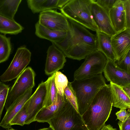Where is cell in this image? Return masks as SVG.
<instances>
[{
	"label": "cell",
	"instance_id": "6da1fadb",
	"mask_svg": "<svg viewBox=\"0 0 130 130\" xmlns=\"http://www.w3.org/2000/svg\"><path fill=\"white\" fill-rule=\"evenodd\" d=\"M69 29L64 39L54 44L66 57L80 60L98 50L96 37L80 24L68 19Z\"/></svg>",
	"mask_w": 130,
	"mask_h": 130
},
{
	"label": "cell",
	"instance_id": "7a4b0ae2",
	"mask_svg": "<svg viewBox=\"0 0 130 130\" xmlns=\"http://www.w3.org/2000/svg\"><path fill=\"white\" fill-rule=\"evenodd\" d=\"M113 106L110 84H106L96 94L82 116L89 130H101L108 119Z\"/></svg>",
	"mask_w": 130,
	"mask_h": 130
},
{
	"label": "cell",
	"instance_id": "3957f363",
	"mask_svg": "<svg viewBox=\"0 0 130 130\" xmlns=\"http://www.w3.org/2000/svg\"><path fill=\"white\" fill-rule=\"evenodd\" d=\"M71 84L76 95L78 111L82 116L96 94L107 84L102 74L82 79L74 80Z\"/></svg>",
	"mask_w": 130,
	"mask_h": 130
},
{
	"label": "cell",
	"instance_id": "277c9868",
	"mask_svg": "<svg viewBox=\"0 0 130 130\" xmlns=\"http://www.w3.org/2000/svg\"><path fill=\"white\" fill-rule=\"evenodd\" d=\"M93 1V0H70L60 10L61 13L68 19L96 32L99 30L91 13V6Z\"/></svg>",
	"mask_w": 130,
	"mask_h": 130
},
{
	"label": "cell",
	"instance_id": "5b68a950",
	"mask_svg": "<svg viewBox=\"0 0 130 130\" xmlns=\"http://www.w3.org/2000/svg\"><path fill=\"white\" fill-rule=\"evenodd\" d=\"M54 130H87L82 116L67 100L57 114L48 122Z\"/></svg>",
	"mask_w": 130,
	"mask_h": 130
},
{
	"label": "cell",
	"instance_id": "8992f818",
	"mask_svg": "<svg viewBox=\"0 0 130 130\" xmlns=\"http://www.w3.org/2000/svg\"><path fill=\"white\" fill-rule=\"evenodd\" d=\"M84 62L74 72V80H79L102 74L108 59L101 51L97 50L88 55Z\"/></svg>",
	"mask_w": 130,
	"mask_h": 130
},
{
	"label": "cell",
	"instance_id": "52a82bcc",
	"mask_svg": "<svg viewBox=\"0 0 130 130\" xmlns=\"http://www.w3.org/2000/svg\"><path fill=\"white\" fill-rule=\"evenodd\" d=\"M35 76L34 70L29 67L17 78L8 93L5 105L6 110L27 91L34 87Z\"/></svg>",
	"mask_w": 130,
	"mask_h": 130
},
{
	"label": "cell",
	"instance_id": "ba28073f",
	"mask_svg": "<svg viewBox=\"0 0 130 130\" xmlns=\"http://www.w3.org/2000/svg\"><path fill=\"white\" fill-rule=\"evenodd\" d=\"M31 53L25 45L18 47L9 66L0 76L3 82L17 78L26 68L31 60Z\"/></svg>",
	"mask_w": 130,
	"mask_h": 130
},
{
	"label": "cell",
	"instance_id": "9c48e42d",
	"mask_svg": "<svg viewBox=\"0 0 130 130\" xmlns=\"http://www.w3.org/2000/svg\"><path fill=\"white\" fill-rule=\"evenodd\" d=\"M46 91V82L42 81L26 102L28 116L25 124H29L35 121L37 115L43 108Z\"/></svg>",
	"mask_w": 130,
	"mask_h": 130
},
{
	"label": "cell",
	"instance_id": "30bf717a",
	"mask_svg": "<svg viewBox=\"0 0 130 130\" xmlns=\"http://www.w3.org/2000/svg\"><path fill=\"white\" fill-rule=\"evenodd\" d=\"M38 22L44 27L53 30L67 32L69 29L67 18L61 13L53 9L40 12Z\"/></svg>",
	"mask_w": 130,
	"mask_h": 130
},
{
	"label": "cell",
	"instance_id": "8fae6325",
	"mask_svg": "<svg viewBox=\"0 0 130 130\" xmlns=\"http://www.w3.org/2000/svg\"><path fill=\"white\" fill-rule=\"evenodd\" d=\"M107 81L122 88L130 86V75L120 69L116 62L108 59L103 71Z\"/></svg>",
	"mask_w": 130,
	"mask_h": 130
},
{
	"label": "cell",
	"instance_id": "7c38bea8",
	"mask_svg": "<svg viewBox=\"0 0 130 130\" xmlns=\"http://www.w3.org/2000/svg\"><path fill=\"white\" fill-rule=\"evenodd\" d=\"M47 53L45 72L46 75H52L63 68L66 57L54 43L48 47Z\"/></svg>",
	"mask_w": 130,
	"mask_h": 130
},
{
	"label": "cell",
	"instance_id": "4fadbf2b",
	"mask_svg": "<svg viewBox=\"0 0 130 130\" xmlns=\"http://www.w3.org/2000/svg\"><path fill=\"white\" fill-rule=\"evenodd\" d=\"M93 19L100 31L111 36L116 33L112 26L108 12L93 0L91 6Z\"/></svg>",
	"mask_w": 130,
	"mask_h": 130
},
{
	"label": "cell",
	"instance_id": "5bb4252c",
	"mask_svg": "<svg viewBox=\"0 0 130 130\" xmlns=\"http://www.w3.org/2000/svg\"><path fill=\"white\" fill-rule=\"evenodd\" d=\"M111 43L116 61L120 62L130 50V28L126 29L111 36Z\"/></svg>",
	"mask_w": 130,
	"mask_h": 130
},
{
	"label": "cell",
	"instance_id": "9a60e30c",
	"mask_svg": "<svg viewBox=\"0 0 130 130\" xmlns=\"http://www.w3.org/2000/svg\"><path fill=\"white\" fill-rule=\"evenodd\" d=\"M108 13L112 26L116 33L126 29L123 0H116Z\"/></svg>",
	"mask_w": 130,
	"mask_h": 130
},
{
	"label": "cell",
	"instance_id": "2e32d148",
	"mask_svg": "<svg viewBox=\"0 0 130 130\" xmlns=\"http://www.w3.org/2000/svg\"><path fill=\"white\" fill-rule=\"evenodd\" d=\"M32 88L28 90L6 110L0 123L1 126L5 129H9L11 127L9 124L10 121L29 99L32 95Z\"/></svg>",
	"mask_w": 130,
	"mask_h": 130
},
{
	"label": "cell",
	"instance_id": "e0dca14e",
	"mask_svg": "<svg viewBox=\"0 0 130 130\" xmlns=\"http://www.w3.org/2000/svg\"><path fill=\"white\" fill-rule=\"evenodd\" d=\"M67 101L64 96L57 94L56 99L51 105L43 108L37 115L35 121L48 122L53 118L61 109Z\"/></svg>",
	"mask_w": 130,
	"mask_h": 130
},
{
	"label": "cell",
	"instance_id": "ac0fdd59",
	"mask_svg": "<svg viewBox=\"0 0 130 130\" xmlns=\"http://www.w3.org/2000/svg\"><path fill=\"white\" fill-rule=\"evenodd\" d=\"M35 34L39 38L46 39L52 43L60 42L66 37L67 32L53 30L40 24L37 22L35 24Z\"/></svg>",
	"mask_w": 130,
	"mask_h": 130
},
{
	"label": "cell",
	"instance_id": "d6986e66",
	"mask_svg": "<svg viewBox=\"0 0 130 130\" xmlns=\"http://www.w3.org/2000/svg\"><path fill=\"white\" fill-rule=\"evenodd\" d=\"M98 50L102 52L108 59L116 62V57L111 43V36L101 31L96 32Z\"/></svg>",
	"mask_w": 130,
	"mask_h": 130
},
{
	"label": "cell",
	"instance_id": "ffe728a7",
	"mask_svg": "<svg viewBox=\"0 0 130 130\" xmlns=\"http://www.w3.org/2000/svg\"><path fill=\"white\" fill-rule=\"evenodd\" d=\"M112 94L113 106L120 109H130V97L124 92L123 88L110 83Z\"/></svg>",
	"mask_w": 130,
	"mask_h": 130
},
{
	"label": "cell",
	"instance_id": "44dd1931",
	"mask_svg": "<svg viewBox=\"0 0 130 130\" xmlns=\"http://www.w3.org/2000/svg\"><path fill=\"white\" fill-rule=\"evenodd\" d=\"M24 27L14 19H10L0 15V32L5 35H16L21 33Z\"/></svg>",
	"mask_w": 130,
	"mask_h": 130
},
{
	"label": "cell",
	"instance_id": "7402d4cb",
	"mask_svg": "<svg viewBox=\"0 0 130 130\" xmlns=\"http://www.w3.org/2000/svg\"><path fill=\"white\" fill-rule=\"evenodd\" d=\"M59 0H27L28 7L34 14L54 9H58Z\"/></svg>",
	"mask_w": 130,
	"mask_h": 130
},
{
	"label": "cell",
	"instance_id": "603a6c76",
	"mask_svg": "<svg viewBox=\"0 0 130 130\" xmlns=\"http://www.w3.org/2000/svg\"><path fill=\"white\" fill-rule=\"evenodd\" d=\"M22 0H0V15L14 19Z\"/></svg>",
	"mask_w": 130,
	"mask_h": 130
},
{
	"label": "cell",
	"instance_id": "cb8c5ba5",
	"mask_svg": "<svg viewBox=\"0 0 130 130\" xmlns=\"http://www.w3.org/2000/svg\"><path fill=\"white\" fill-rule=\"evenodd\" d=\"M55 74V73L52 75L46 81V94L43 108L47 107L51 105L57 98L58 93L54 81Z\"/></svg>",
	"mask_w": 130,
	"mask_h": 130
},
{
	"label": "cell",
	"instance_id": "d4e9b609",
	"mask_svg": "<svg viewBox=\"0 0 130 130\" xmlns=\"http://www.w3.org/2000/svg\"><path fill=\"white\" fill-rule=\"evenodd\" d=\"M11 50L10 38L0 34V63L8 59Z\"/></svg>",
	"mask_w": 130,
	"mask_h": 130
},
{
	"label": "cell",
	"instance_id": "484cf974",
	"mask_svg": "<svg viewBox=\"0 0 130 130\" xmlns=\"http://www.w3.org/2000/svg\"><path fill=\"white\" fill-rule=\"evenodd\" d=\"M54 81L57 93L64 96V90L69 82L67 77L60 72L57 71L55 72Z\"/></svg>",
	"mask_w": 130,
	"mask_h": 130
},
{
	"label": "cell",
	"instance_id": "4316f807",
	"mask_svg": "<svg viewBox=\"0 0 130 130\" xmlns=\"http://www.w3.org/2000/svg\"><path fill=\"white\" fill-rule=\"evenodd\" d=\"M27 116L26 103L11 121L9 123L10 126L15 125L23 126L25 124V122Z\"/></svg>",
	"mask_w": 130,
	"mask_h": 130
},
{
	"label": "cell",
	"instance_id": "83f0119b",
	"mask_svg": "<svg viewBox=\"0 0 130 130\" xmlns=\"http://www.w3.org/2000/svg\"><path fill=\"white\" fill-rule=\"evenodd\" d=\"M64 94L67 100L78 111L76 95L71 82H68L67 86L64 89Z\"/></svg>",
	"mask_w": 130,
	"mask_h": 130
},
{
	"label": "cell",
	"instance_id": "f1b7e54d",
	"mask_svg": "<svg viewBox=\"0 0 130 130\" xmlns=\"http://www.w3.org/2000/svg\"><path fill=\"white\" fill-rule=\"evenodd\" d=\"M9 89L8 86L0 82V120Z\"/></svg>",
	"mask_w": 130,
	"mask_h": 130
},
{
	"label": "cell",
	"instance_id": "f546056e",
	"mask_svg": "<svg viewBox=\"0 0 130 130\" xmlns=\"http://www.w3.org/2000/svg\"><path fill=\"white\" fill-rule=\"evenodd\" d=\"M117 66L121 69L130 74V53L129 50L123 59L119 62H117Z\"/></svg>",
	"mask_w": 130,
	"mask_h": 130
},
{
	"label": "cell",
	"instance_id": "4dcf8cb0",
	"mask_svg": "<svg viewBox=\"0 0 130 130\" xmlns=\"http://www.w3.org/2000/svg\"><path fill=\"white\" fill-rule=\"evenodd\" d=\"M126 19V29L130 28V0H123Z\"/></svg>",
	"mask_w": 130,
	"mask_h": 130
},
{
	"label": "cell",
	"instance_id": "1f68e13d",
	"mask_svg": "<svg viewBox=\"0 0 130 130\" xmlns=\"http://www.w3.org/2000/svg\"><path fill=\"white\" fill-rule=\"evenodd\" d=\"M116 0H97L95 2L108 12L113 5Z\"/></svg>",
	"mask_w": 130,
	"mask_h": 130
},
{
	"label": "cell",
	"instance_id": "d6a6232c",
	"mask_svg": "<svg viewBox=\"0 0 130 130\" xmlns=\"http://www.w3.org/2000/svg\"><path fill=\"white\" fill-rule=\"evenodd\" d=\"M126 109H121L116 113L117 119L121 122L124 121L130 116V112L126 110Z\"/></svg>",
	"mask_w": 130,
	"mask_h": 130
},
{
	"label": "cell",
	"instance_id": "836d02e7",
	"mask_svg": "<svg viewBox=\"0 0 130 130\" xmlns=\"http://www.w3.org/2000/svg\"><path fill=\"white\" fill-rule=\"evenodd\" d=\"M118 124L120 130H130V116L124 121H119Z\"/></svg>",
	"mask_w": 130,
	"mask_h": 130
},
{
	"label": "cell",
	"instance_id": "e575fe53",
	"mask_svg": "<svg viewBox=\"0 0 130 130\" xmlns=\"http://www.w3.org/2000/svg\"><path fill=\"white\" fill-rule=\"evenodd\" d=\"M70 0H59L58 7L59 9L63 7Z\"/></svg>",
	"mask_w": 130,
	"mask_h": 130
},
{
	"label": "cell",
	"instance_id": "d590c367",
	"mask_svg": "<svg viewBox=\"0 0 130 130\" xmlns=\"http://www.w3.org/2000/svg\"><path fill=\"white\" fill-rule=\"evenodd\" d=\"M101 130H117L116 128H113L110 124L107 125H105Z\"/></svg>",
	"mask_w": 130,
	"mask_h": 130
},
{
	"label": "cell",
	"instance_id": "8d00e7d4",
	"mask_svg": "<svg viewBox=\"0 0 130 130\" xmlns=\"http://www.w3.org/2000/svg\"><path fill=\"white\" fill-rule=\"evenodd\" d=\"M123 89L127 95L130 97V86L125 87Z\"/></svg>",
	"mask_w": 130,
	"mask_h": 130
},
{
	"label": "cell",
	"instance_id": "74e56055",
	"mask_svg": "<svg viewBox=\"0 0 130 130\" xmlns=\"http://www.w3.org/2000/svg\"><path fill=\"white\" fill-rule=\"evenodd\" d=\"M37 130H54L53 129L51 126L47 128H43Z\"/></svg>",
	"mask_w": 130,
	"mask_h": 130
},
{
	"label": "cell",
	"instance_id": "f35d334b",
	"mask_svg": "<svg viewBox=\"0 0 130 130\" xmlns=\"http://www.w3.org/2000/svg\"><path fill=\"white\" fill-rule=\"evenodd\" d=\"M7 130H15L13 128H11L10 129H8Z\"/></svg>",
	"mask_w": 130,
	"mask_h": 130
},
{
	"label": "cell",
	"instance_id": "ab89813d",
	"mask_svg": "<svg viewBox=\"0 0 130 130\" xmlns=\"http://www.w3.org/2000/svg\"><path fill=\"white\" fill-rule=\"evenodd\" d=\"M89 130V129H88V130Z\"/></svg>",
	"mask_w": 130,
	"mask_h": 130
}]
</instances>
